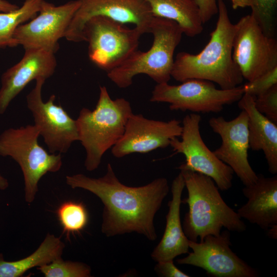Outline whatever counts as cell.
<instances>
[{"label":"cell","instance_id":"cell-1","mask_svg":"<svg viewBox=\"0 0 277 277\" xmlns=\"http://www.w3.org/2000/svg\"><path fill=\"white\" fill-rule=\"evenodd\" d=\"M73 189L87 190L97 196L104 205L101 231L107 237L136 232L150 241L157 234L154 218L169 191L168 180L159 177L139 187L120 182L111 165L99 178L78 173L66 176Z\"/></svg>","mask_w":277,"mask_h":277},{"label":"cell","instance_id":"cell-2","mask_svg":"<svg viewBox=\"0 0 277 277\" xmlns=\"http://www.w3.org/2000/svg\"><path fill=\"white\" fill-rule=\"evenodd\" d=\"M218 18L210 39L196 54L180 52L174 60L171 77L179 82L196 78L217 84L222 89L241 85L243 77L232 57L235 24L223 0H217Z\"/></svg>","mask_w":277,"mask_h":277},{"label":"cell","instance_id":"cell-3","mask_svg":"<svg viewBox=\"0 0 277 277\" xmlns=\"http://www.w3.org/2000/svg\"><path fill=\"white\" fill-rule=\"evenodd\" d=\"M180 170L188 196L182 200L189 207L184 216L183 229L191 241L202 242L208 235H218L222 228L237 232L246 226L237 212L221 196L213 180L203 174L183 168Z\"/></svg>","mask_w":277,"mask_h":277},{"label":"cell","instance_id":"cell-4","mask_svg":"<svg viewBox=\"0 0 277 277\" xmlns=\"http://www.w3.org/2000/svg\"><path fill=\"white\" fill-rule=\"evenodd\" d=\"M133 113L125 98L112 100L106 87H100L95 108H82L76 120L79 141L86 150L84 163L89 171L97 169L105 153L123 136L127 121Z\"/></svg>","mask_w":277,"mask_h":277},{"label":"cell","instance_id":"cell-5","mask_svg":"<svg viewBox=\"0 0 277 277\" xmlns=\"http://www.w3.org/2000/svg\"><path fill=\"white\" fill-rule=\"evenodd\" d=\"M149 33L153 40L148 50H136L122 64L107 72L108 77L119 88L130 86L133 78L140 74L147 75L157 84L170 80L174 51L183 32L175 22L153 17Z\"/></svg>","mask_w":277,"mask_h":277},{"label":"cell","instance_id":"cell-6","mask_svg":"<svg viewBox=\"0 0 277 277\" xmlns=\"http://www.w3.org/2000/svg\"><path fill=\"white\" fill-rule=\"evenodd\" d=\"M39 135L34 125L10 128L0 134V155L11 157L20 166L28 203L35 200L41 179L48 172L58 171L62 166L60 153H49L39 145Z\"/></svg>","mask_w":277,"mask_h":277},{"label":"cell","instance_id":"cell-7","mask_svg":"<svg viewBox=\"0 0 277 277\" xmlns=\"http://www.w3.org/2000/svg\"><path fill=\"white\" fill-rule=\"evenodd\" d=\"M143 34L112 19L97 16L85 24L83 36L88 43V56L99 68L108 72L122 64L137 50Z\"/></svg>","mask_w":277,"mask_h":277},{"label":"cell","instance_id":"cell-8","mask_svg":"<svg viewBox=\"0 0 277 277\" xmlns=\"http://www.w3.org/2000/svg\"><path fill=\"white\" fill-rule=\"evenodd\" d=\"M244 94L242 85L229 89H217L211 82L192 78L177 85L157 84L150 101L168 103L172 111L217 113L222 111L224 106L238 102Z\"/></svg>","mask_w":277,"mask_h":277},{"label":"cell","instance_id":"cell-9","mask_svg":"<svg viewBox=\"0 0 277 277\" xmlns=\"http://www.w3.org/2000/svg\"><path fill=\"white\" fill-rule=\"evenodd\" d=\"M232 57L244 79L251 81L277 67V42L250 14L235 24Z\"/></svg>","mask_w":277,"mask_h":277},{"label":"cell","instance_id":"cell-10","mask_svg":"<svg viewBox=\"0 0 277 277\" xmlns=\"http://www.w3.org/2000/svg\"><path fill=\"white\" fill-rule=\"evenodd\" d=\"M200 114L186 115L182 121L181 139L172 138L170 146L175 153L184 155L185 162L179 168L189 169L211 177L218 188L225 191L232 186L234 172L219 159L204 143L200 133Z\"/></svg>","mask_w":277,"mask_h":277},{"label":"cell","instance_id":"cell-11","mask_svg":"<svg viewBox=\"0 0 277 277\" xmlns=\"http://www.w3.org/2000/svg\"><path fill=\"white\" fill-rule=\"evenodd\" d=\"M35 81V86L26 96L27 107L32 114L34 125L43 137L49 153H66L74 142L79 141L76 120L71 117L61 105L54 104V94L44 102L42 90L46 80L40 78Z\"/></svg>","mask_w":277,"mask_h":277},{"label":"cell","instance_id":"cell-12","mask_svg":"<svg viewBox=\"0 0 277 277\" xmlns=\"http://www.w3.org/2000/svg\"><path fill=\"white\" fill-rule=\"evenodd\" d=\"M229 231L226 229L218 235H208L199 243L189 240L192 251L177 260V264L201 268L214 277H258V270L230 248Z\"/></svg>","mask_w":277,"mask_h":277},{"label":"cell","instance_id":"cell-13","mask_svg":"<svg viewBox=\"0 0 277 277\" xmlns=\"http://www.w3.org/2000/svg\"><path fill=\"white\" fill-rule=\"evenodd\" d=\"M80 5L79 0L55 6L44 0L38 15L19 25L13 34L16 46L26 49H44L55 53L58 41L65 37L71 21Z\"/></svg>","mask_w":277,"mask_h":277},{"label":"cell","instance_id":"cell-14","mask_svg":"<svg viewBox=\"0 0 277 277\" xmlns=\"http://www.w3.org/2000/svg\"><path fill=\"white\" fill-rule=\"evenodd\" d=\"M79 1L80 5L65 35L69 41H84L83 30L86 23L97 16L106 17L123 24H132L143 34L149 33L153 16L145 0Z\"/></svg>","mask_w":277,"mask_h":277},{"label":"cell","instance_id":"cell-15","mask_svg":"<svg viewBox=\"0 0 277 277\" xmlns=\"http://www.w3.org/2000/svg\"><path fill=\"white\" fill-rule=\"evenodd\" d=\"M248 116L244 110L230 121L223 116L212 117L209 120L212 131L221 139V145L213 151L214 154L232 169L244 186L252 184L258 178L248 161Z\"/></svg>","mask_w":277,"mask_h":277},{"label":"cell","instance_id":"cell-16","mask_svg":"<svg viewBox=\"0 0 277 277\" xmlns=\"http://www.w3.org/2000/svg\"><path fill=\"white\" fill-rule=\"evenodd\" d=\"M180 121L150 120L132 113L120 140L111 148L112 155L121 158L133 153H146L170 146L171 140L181 136Z\"/></svg>","mask_w":277,"mask_h":277},{"label":"cell","instance_id":"cell-17","mask_svg":"<svg viewBox=\"0 0 277 277\" xmlns=\"http://www.w3.org/2000/svg\"><path fill=\"white\" fill-rule=\"evenodd\" d=\"M54 53L44 49H26L19 62L2 75L0 88V114L6 111L11 101L32 81L46 80L56 67Z\"/></svg>","mask_w":277,"mask_h":277},{"label":"cell","instance_id":"cell-18","mask_svg":"<svg viewBox=\"0 0 277 277\" xmlns=\"http://www.w3.org/2000/svg\"><path fill=\"white\" fill-rule=\"evenodd\" d=\"M247 202L237 211L241 219L264 230L277 224V176L258 174L256 181L242 189Z\"/></svg>","mask_w":277,"mask_h":277},{"label":"cell","instance_id":"cell-19","mask_svg":"<svg viewBox=\"0 0 277 277\" xmlns=\"http://www.w3.org/2000/svg\"><path fill=\"white\" fill-rule=\"evenodd\" d=\"M185 187L183 176L180 172L172 183V199L168 204L169 210L163 235L151 254L152 259L157 262L173 260L180 255L189 253V240L184 232L180 217L182 194Z\"/></svg>","mask_w":277,"mask_h":277},{"label":"cell","instance_id":"cell-20","mask_svg":"<svg viewBox=\"0 0 277 277\" xmlns=\"http://www.w3.org/2000/svg\"><path fill=\"white\" fill-rule=\"evenodd\" d=\"M254 98L244 93L238 101V107L248 116L249 148L264 152L268 170L275 175L277 173V124L257 110Z\"/></svg>","mask_w":277,"mask_h":277},{"label":"cell","instance_id":"cell-21","mask_svg":"<svg viewBox=\"0 0 277 277\" xmlns=\"http://www.w3.org/2000/svg\"><path fill=\"white\" fill-rule=\"evenodd\" d=\"M153 17L176 23L183 34L194 37L203 30L199 8L195 0H145Z\"/></svg>","mask_w":277,"mask_h":277},{"label":"cell","instance_id":"cell-22","mask_svg":"<svg viewBox=\"0 0 277 277\" xmlns=\"http://www.w3.org/2000/svg\"><path fill=\"white\" fill-rule=\"evenodd\" d=\"M65 247L59 237L48 233L38 248L26 258L7 261L0 253V277H20L31 268L48 264L62 257Z\"/></svg>","mask_w":277,"mask_h":277},{"label":"cell","instance_id":"cell-23","mask_svg":"<svg viewBox=\"0 0 277 277\" xmlns=\"http://www.w3.org/2000/svg\"><path fill=\"white\" fill-rule=\"evenodd\" d=\"M44 0H25L17 9L0 12V49L16 47L13 34L17 28L35 17Z\"/></svg>","mask_w":277,"mask_h":277},{"label":"cell","instance_id":"cell-24","mask_svg":"<svg viewBox=\"0 0 277 277\" xmlns=\"http://www.w3.org/2000/svg\"><path fill=\"white\" fill-rule=\"evenodd\" d=\"M58 220L64 231L67 233L79 232L86 226L88 215L82 203L67 201L57 210Z\"/></svg>","mask_w":277,"mask_h":277},{"label":"cell","instance_id":"cell-25","mask_svg":"<svg viewBox=\"0 0 277 277\" xmlns=\"http://www.w3.org/2000/svg\"><path fill=\"white\" fill-rule=\"evenodd\" d=\"M45 277H90L91 269L80 262L65 261L62 257L51 263L37 267Z\"/></svg>","mask_w":277,"mask_h":277},{"label":"cell","instance_id":"cell-26","mask_svg":"<svg viewBox=\"0 0 277 277\" xmlns=\"http://www.w3.org/2000/svg\"><path fill=\"white\" fill-rule=\"evenodd\" d=\"M251 15L267 35L274 37L277 0H250Z\"/></svg>","mask_w":277,"mask_h":277},{"label":"cell","instance_id":"cell-27","mask_svg":"<svg viewBox=\"0 0 277 277\" xmlns=\"http://www.w3.org/2000/svg\"><path fill=\"white\" fill-rule=\"evenodd\" d=\"M257 110L277 124V84L254 98Z\"/></svg>","mask_w":277,"mask_h":277},{"label":"cell","instance_id":"cell-28","mask_svg":"<svg viewBox=\"0 0 277 277\" xmlns=\"http://www.w3.org/2000/svg\"><path fill=\"white\" fill-rule=\"evenodd\" d=\"M277 84V67L243 86L244 93L255 97Z\"/></svg>","mask_w":277,"mask_h":277},{"label":"cell","instance_id":"cell-29","mask_svg":"<svg viewBox=\"0 0 277 277\" xmlns=\"http://www.w3.org/2000/svg\"><path fill=\"white\" fill-rule=\"evenodd\" d=\"M154 270L160 276L163 277H189L190 275L178 269L174 264L173 260L158 262Z\"/></svg>","mask_w":277,"mask_h":277},{"label":"cell","instance_id":"cell-30","mask_svg":"<svg viewBox=\"0 0 277 277\" xmlns=\"http://www.w3.org/2000/svg\"><path fill=\"white\" fill-rule=\"evenodd\" d=\"M200 10L203 24L218 13L217 0H195Z\"/></svg>","mask_w":277,"mask_h":277},{"label":"cell","instance_id":"cell-31","mask_svg":"<svg viewBox=\"0 0 277 277\" xmlns=\"http://www.w3.org/2000/svg\"><path fill=\"white\" fill-rule=\"evenodd\" d=\"M19 6L6 0H0V12H7L17 9Z\"/></svg>","mask_w":277,"mask_h":277},{"label":"cell","instance_id":"cell-32","mask_svg":"<svg viewBox=\"0 0 277 277\" xmlns=\"http://www.w3.org/2000/svg\"><path fill=\"white\" fill-rule=\"evenodd\" d=\"M233 9L250 6V0H230Z\"/></svg>","mask_w":277,"mask_h":277},{"label":"cell","instance_id":"cell-33","mask_svg":"<svg viewBox=\"0 0 277 277\" xmlns=\"http://www.w3.org/2000/svg\"><path fill=\"white\" fill-rule=\"evenodd\" d=\"M267 235L271 239H276L277 238V224H275L267 230Z\"/></svg>","mask_w":277,"mask_h":277},{"label":"cell","instance_id":"cell-34","mask_svg":"<svg viewBox=\"0 0 277 277\" xmlns=\"http://www.w3.org/2000/svg\"><path fill=\"white\" fill-rule=\"evenodd\" d=\"M9 186L8 180L0 174V190H6Z\"/></svg>","mask_w":277,"mask_h":277}]
</instances>
